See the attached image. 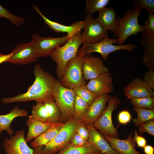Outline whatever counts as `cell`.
<instances>
[{
    "label": "cell",
    "mask_w": 154,
    "mask_h": 154,
    "mask_svg": "<svg viewBox=\"0 0 154 154\" xmlns=\"http://www.w3.org/2000/svg\"><path fill=\"white\" fill-rule=\"evenodd\" d=\"M33 73L35 80L26 92L12 97L3 98L1 100V102L8 104L31 100L43 103L48 101H54L52 89L56 80L55 78L49 72L43 70L38 64L35 65Z\"/></svg>",
    "instance_id": "cell-1"
},
{
    "label": "cell",
    "mask_w": 154,
    "mask_h": 154,
    "mask_svg": "<svg viewBox=\"0 0 154 154\" xmlns=\"http://www.w3.org/2000/svg\"><path fill=\"white\" fill-rule=\"evenodd\" d=\"M81 34L80 31L68 38L65 44L57 48L49 56L57 65L56 75L59 80L64 75L67 64L77 56L79 48L82 43Z\"/></svg>",
    "instance_id": "cell-2"
},
{
    "label": "cell",
    "mask_w": 154,
    "mask_h": 154,
    "mask_svg": "<svg viewBox=\"0 0 154 154\" xmlns=\"http://www.w3.org/2000/svg\"><path fill=\"white\" fill-rule=\"evenodd\" d=\"M118 39L110 38L107 35L105 38L101 41L94 44H89L82 42V47L79 49L77 56H84L93 52L100 54L103 59L106 61L109 55L111 53L120 50H125L132 52L136 48L135 44H128L121 45H115L114 44L117 43Z\"/></svg>",
    "instance_id": "cell-3"
},
{
    "label": "cell",
    "mask_w": 154,
    "mask_h": 154,
    "mask_svg": "<svg viewBox=\"0 0 154 154\" xmlns=\"http://www.w3.org/2000/svg\"><path fill=\"white\" fill-rule=\"evenodd\" d=\"M141 10L129 8L124 14L123 17H118L117 26L114 33V36L117 37V45H121L130 36L142 33L144 30L138 22V18L141 14Z\"/></svg>",
    "instance_id": "cell-4"
},
{
    "label": "cell",
    "mask_w": 154,
    "mask_h": 154,
    "mask_svg": "<svg viewBox=\"0 0 154 154\" xmlns=\"http://www.w3.org/2000/svg\"><path fill=\"white\" fill-rule=\"evenodd\" d=\"M78 121L72 118L64 122L62 128L50 142L34 149V154H54L69 142L75 132Z\"/></svg>",
    "instance_id": "cell-5"
},
{
    "label": "cell",
    "mask_w": 154,
    "mask_h": 154,
    "mask_svg": "<svg viewBox=\"0 0 154 154\" xmlns=\"http://www.w3.org/2000/svg\"><path fill=\"white\" fill-rule=\"evenodd\" d=\"M52 94L60 112V122L64 123L72 118L75 97L73 89L63 86L59 80L56 79L53 88Z\"/></svg>",
    "instance_id": "cell-6"
},
{
    "label": "cell",
    "mask_w": 154,
    "mask_h": 154,
    "mask_svg": "<svg viewBox=\"0 0 154 154\" xmlns=\"http://www.w3.org/2000/svg\"><path fill=\"white\" fill-rule=\"evenodd\" d=\"M83 56H77L67 64L64 75L59 80L63 86L74 89L82 85L86 84L82 71Z\"/></svg>",
    "instance_id": "cell-7"
},
{
    "label": "cell",
    "mask_w": 154,
    "mask_h": 154,
    "mask_svg": "<svg viewBox=\"0 0 154 154\" xmlns=\"http://www.w3.org/2000/svg\"><path fill=\"white\" fill-rule=\"evenodd\" d=\"M108 103L103 114L93 125L102 134L118 138L119 133L113 123L112 115L113 112L120 104V102L117 96H114Z\"/></svg>",
    "instance_id": "cell-8"
},
{
    "label": "cell",
    "mask_w": 154,
    "mask_h": 154,
    "mask_svg": "<svg viewBox=\"0 0 154 154\" xmlns=\"http://www.w3.org/2000/svg\"><path fill=\"white\" fill-rule=\"evenodd\" d=\"M68 38L67 35L58 37H42L38 34H33L31 40L38 57L50 56L58 47L65 44Z\"/></svg>",
    "instance_id": "cell-9"
},
{
    "label": "cell",
    "mask_w": 154,
    "mask_h": 154,
    "mask_svg": "<svg viewBox=\"0 0 154 154\" xmlns=\"http://www.w3.org/2000/svg\"><path fill=\"white\" fill-rule=\"evenodd\" d=\"M84 21V31L81 34L82 42L94 44L104 39L108 35L105 29L97 19H94L91 15L88 14Z\"/></svg>",
    "instance_id": "cell-10"
},
{
    "label": "cell",
    "mask_w": 154,
    "mask_h": 154,
    "mask_svg": "<svg viewBox=\"0 0 154 154\" xmlns=\"http://www.w3.org/2000/svg\"><path fill=\"white\" fill-rule=\"evenodd\" d=\"M11 52L12 55L7 62L12 64L27 65L37 61L38 58L32 41L19 43Z\"/></svg>",
    "instance_id": "cell-11"
},
{
    "label": "cell",
    "mask_w": 154,
    "mask_h": 154,
    "mask_svg": "<svg viewBox=\"0 0 154 154\" xmlns=\"http://www.w3.org/2000/svg\"><path fill=\"white\" fill-rule=\"evenodd\" d=\"M3 147L5 154H34V149L27 144L22 129L17 131L14 136L5 139Z\"/></svg>",
    "instance_id": "cell-12"
},
{
    "label": "cell",
    "mask_w": 154,
    "mask_h": 154,
    "mask_svg": "<svg viewBox=\"0 0 154 154\" xmlns=\"http://www.w3.org/2000/svg\"><path fill=\"white\" fill-rule=\"evenodd\" d=\"M82 68L84 77L86 81L109 72L102 59L90 54L83 56Z\"/></svg>",
    "instance_id": "cell-13"
},
{
    "label": "cell",
    "mask_w": 154,
    "mask_h": 154,
    "mask_svg": "<svg viewBox=\"0 0 154 154\" xmlns=\"http://www.w3.org/2000/svg\"><path fill=\"white\" fill-rule=\"evenodd\" d=\"M128 99L154 97V91L140 78L133 79L123 89Z\"/></svg>",
    "instance_id": "cell-14"
},
{
    "label": "cell",
    "mask_w": 154,
    "mask_h": 154,
    "mask_svg": "<svg viewBox=\"0 0 154 154\" xmlns=\"http://www.w3.org/2000/svg\"><path fill=\"white\" fill-rule=\"evenodd\" d=\"M86 85L89 90L98 96L108 94L114 88L113 78L109 72L90 80Z\"/></svg>",
    "instance_id": "cell-15"
},
{
    "label": "cell",
    "mask_w": 154,
    "mask_h": 154,
    "mask_svg": "<svg viewBox=\"0 0 154 154\" xmlns=\"http://www.w3.org/2000/svg\"><path fill=\"white\" fill-rule=\"evenodd\" d=\"M102 135L112 149L119 154H141L135 149L136 144L132 137V132L124 139Z\"/></svg>",
    "instance_id": "cell-16"
},
{
    "label": "cell",
    "mask_w": 154,
    "mask_h": 154,
    "mask_svg": "<svg viewBox=\"0 0 154 154\" xmlns=\"http://www.w3.org/2000/svg\"><path fill=\"white\" fill-rule=\"evenodd\" d=\"M111 97L108 94L98 96L89 106L88 111L82 121L86 124H93L103 114Z\"/></svg>",
    "instance_id": "cell-17"
},
{
    "label": "cell",
    "mask_w": 154,
    "mask_h": 154,
    "mask_svg": "<svg viewBox=\"0 0 154 154\" xmlns=\"http://www.w3.org/2000/svg\"><path fill=\"white\" fill-rule=\"evenodd\" d=\"M33 8L40 16L45 23L51 29L57 33H67V35L68 38L80 31L83 29V21L76 22L70 25H64L48 19L41 13L39 9L37 6H34Z\"/></svg>",
    "instance_id": "cell-18"
},
{
    "label": "cell",
    "mask_w": 154,
    "mask_h": 154,
    "mask_svg": "<svg viewBox=\"0 0 154 154\" xmlns=\"http://www.w3.org/2000/svg\"><path fill=\"white\" fill-rule=\"evenodd\" d=\"M89 132L88 141L90 145L106 154H119L112 148L102 134L98 131L92 124H86Z\"/></svg>",
    "instance_id": "cell-19"
},
{
    "label": "cell",
    "mask_w": 154,
    "mask_h": 154,
    "mask_svg": "<svg viewBox=\"0 0 154 154\" xmlns=\"http://www.w3.org/2000/svg\"><path fill=\"white\" fill-rule=\"evenodd\" d=\"M142 33L140 41L144 49L143 61L149 70H154V32L144 30Z\"/></svg>",
    "instance_id": "cell-20"
},
{
    "label": "cell",
    "mask_w": 154,
    "mask_h": 154,
    "mask_svg": "<svg viewBox=\"0 0 154 154\" xmlns=\"http://www.w3.org/2000/svg\"><path fill=\"white\" fill-rule=\"evenodd\" d=\"M29 113L26 110L17 106L14 107L9 113L0 115V129L2 131H6L8 133L12 135L14 132L11 124L13 120L17 117H27Z\"/></svg>",
    "instance_id": "cell-21"
},
{
    "label": "cell",
    "mask_w": 154,
    "mask_h": 154,
    "mask_svg": "<svg viewBox=\"0 0 154 154\" xmlns=\"http://www.w3.org/2000/svg\"><path fill=\"white\" fill-rule=\"evenodd\" d=\"M117 13L114 8L106 7L99 12L97 19L106 30H110L114 33L117 26Z\"/></svg>",
    "instance_id": "cell-22"
},
{
    "label": "cell",
    "mask_w": 154,
    "mask_h": 154,
    "mask_svg": "<svg viewBox=\"0 0 154 154\" xmlns=\"http://www.w3.org/2000/svg\"><path fill=\"white\" fill-rule=\"evenodd\" d=\"M26 123L29 129L25 138L26 142H28L45 132L54 123L43 122L35 119L30 115Z\"/></svg>",
    "instance_id": "cell-23"
},
{
    "label": "cell",
    "mask_w": 154,
    "mask_h": 154,
    "mask_svg": "<svg viewBox=\"0 0 154 154\" xmlns=\"http://www.w3.org/2000/svg\"><path fill=\"white\" fill-rule=\"evenodd\" d=\"M64 123L61 122L54 123L45 132L35 138L30 143L34 149L50 141L62 127Z\"/></svg>",
    "instance_id": "cell-24"
},
{
    "label": "cell",
    "mask_w": 154,
    "mask_h": 154,
    "mask_svg": "<svg viewBox=\"0 0 154 154\" xmlns=\"http://www.w3.org/2000/svg\"><path fill=\"white\" fill-rule=\"evenodd\" d=\"M100 151L90 144L82 146H75L69 143L59 152L58 154H100Z\"/></svg>",
    "instance_id": "cell-25"
},
{
    "label": "cell",
    "mask_w": 154,
    "mask_h": 154,
    "mask_svg": "<svg viewBox=\"0 0 154 154\" xmlns=\"http://www.w3.org/2000/svg\"><path fill=\"white\" fill-rule=\"evenodd\" d=\"M89 105L85 101L75 94L72 118L77 121H82L86 114Z\"/></svg>",
    "instance_id": "cell-26"
},
{
    "label": "cell",
    "mask_w": 154,
    "mask_h": 154,
    "mask_svg": "<svg viewBox=\"0 0 154 154\" xmlns=\"http://www.w3.org/2000/svg\"><path fill=\"white\" fill-rule=\"evenodd\" d=\"M133 109L137 113V117L134 118L133 121L134 125L137 127L141 123L154 119V109H145L134 106Z\"/></svg>",
    "instance_id": "cell-27"
},
{
    "label": "cell",
    "mask_w": 154,
    "mask_h": 154,
    "mask_svg": "<svg viewBox=\"0 0 154 154\" xmlns=\"http://www.w3.org/2000/svg\"><path fill=\"white\" fill-rule=\"evenodd\" d=\"M31 116L35 119L44 123H50L49 116L43 102H37L32 106Z\"/></svg>",
    "instance_id": "cell-28"
},
{
    "label": "cell",
    "mask_w": 154,
    "mask_h": 154,
    "mask_svg": "<svg viewBox=\"0 0 154 154\" xmlns=\"http://www.w3.org/2000/svg\"><path fill=\"white\" fill-rule=\"evenodd\" d=\"M44 103L48 114L49 122L56 123L60 122V112L55 102L50 100Z\"/></svg>",
    "instance_id": "cell-29"
},
{
    "label": "cell",
    "mask_w": 154,
    "mask_h": 154,
    "mask_svg": "<svg viewBox=\"0 0 154 154\" xmlns=\"http://www.w3.org/2000/svg\"><path fill=\"white\" fill-rule=\"evenodd\" d=\"M76 94L83 99L90 106L98 96L87 88L86 85H82L73 89Z\"/></svg>",
    "instance_id": "cell-30"
},
{
    "label": "cell",
    "mask_w": 154,
    "mask_h": 154,
    "mask_svg": "<svg viewBox=\"0 0 154 154\" xmlns=\"http://www.w3.org/2000/svg\"><path fill=\"white\" fill-rule=\"evenodd\" d=\"M110 1V0H86L85 13L92 15L96 12H99L106 7Z\"/></svg>",
    "instance_id": "cell-31"
},
{
    "label": "cell",
    "mask_w": 154,
    "mask_h": 154,
    "mask_svg": "<svg viewBox=\"0 0 154 154\" xmlns=\"http://www.w3.org/2000/svg\"><path fill=\"white\" fill-rule=\"evenodd\" d=\"M130 102L134 106L145 109H154V97L133 98L130 100Z\"/></svg>",
    "instance_id": "cell-32"
},
{
    "label": "cell",
    "mask_w": 154,
    "mask_h": 154,
    "mask_svg": "<svg viewBox=\"0 0 154 154\" xmlns=\"http://www.w3.org/2000/svg\"><path fill=\"white\" fill-rule=\"evenodd\" d=\"M6 17L14 25L19 26L25 22L24 19L17 16L10 12L0 4V18Z\"/></svg>",
    "instance_id": "cell-33"
},
{
    "label": "cell",
    "mask_w": 154,
    "mask_h": 154,
    "mask_svg": "<svg viewBox=\"0 0 154 154\" xmlns=\"http://www.w3.org/2000/svg\"><path fill=\"white\" fill-rule=\"evenodd\" d=\"M133 2L135 9H146L148 13H154V0H133Z\"/></svg>",
    "instance_id": "cell-34"
},
{
    "label": "cell",
    "mask_w": 154,
    "mask_h": 154,
    "mask_svg": "<svg viewBox=\"0 0 154 154\" xmlns=\"http://www.w3.org/2000/svg\"><path fill=\"white\" fill-rule=\"evenodd\" d=\"M138 128V131L140 135L144 133L154 136V120L152 119L141 123Z\"/></svg>",
    "instance_id": "cell-35"
},
{
    "label": "cell",
    "mask_w": 154,
    "mask_h": 154,
    "mask_svg": "<svg viewBox=\"0 0 154 154\" xmlns=\"http://www.w3.org/2000/svg\"><path fill=\"white\" fill-rule=\"evenodd\" d=\"M75 132L84 139L88 140L89 136L88 130L86 124L82 121H78Z\"/></svg>",
    "instance_id": "cell-36"
},
{
    "label": "cell",
    "mask_w": 154,
    "mask_h": 154,
    "mask_svg": "<svg viewBox=\"0 0 154 154\" xmlns=\"http://www.w3.org/2000/svg\"><path fill=\"white\" fill-rule=\"evenodd\" d=\"M72 145L82 146L90 144L88 141L84 139L75 132L71 137L69 142Z\"/></svg>",
    "instance_id": "cell-37"
},
{
    "label": "cell",
    "mask_w": 154,
    "mask_h": 154,
    "mask_svg": "<svg viewBox=\"0 0 154 154\" xmlns=\"http://www.w3.org/2000/svg\"><path fill=\"white\" fill-rule=\"evenodd\" d=\"M143 80L153 90H154V70H149L146 72Z\"/></svg>",
    "instance_id": "cell-38"
},
{
    "label": "cell",
    "mask_w": 154,
    "mask_h": 154,
    "mask_svg": "<svg viewBox=\"0 0 154 154\" xmlns=\"http://www.w3.org/2000/svg\"><path fill=\"white\" fill-rule=\"evenodd\" d=\"M145 25L142 27L145 31L154 32V15L153 13H148V18Z\"/></svg>",
    "instance_id": "cell-39"
},
{
    "label": "cell",
    "mask_w": 154,
    "mask_h": 154,
    "mask_svg": "<svg viewBox=\"0 0 154 154\" xmlns=\"http://www.w3.org/2000/svg\"><path fill=\"white\" fill-rule=\"evenodd\" d=\"M131 116L130 112L126 110L121 111L118 116V119L119 123L122 124H126L130 121Z\"/></svg>",
    "instance_id": "cell-40"
},
{
    "label": "cell",
    "mask_w": 154,
    "mask_h": 154,
    "mask_svg": "<svg viewBox=\"0 0 154 154\" xmlns=\"http://www.w3.org/2000/svg\"><path fill=\"white\" fill-rule=\"evenodd\" d=\"M134 131L133 138L137 147L143 148L147 145L146 140L142 135H139L136 129H134Z\"/></svg>",
    "instance_id": "cell-41"
},
{
    "label": "cell",
    "mask_w": 154,
    "mask_h": 154,
    "mask_svg": "<svg viewBox=\"0 0 154 154\" xmlns=\"http://www.w3.org/2000/svg\"><path fill=\"white\" fill-rule=\"evenodd\" d=\"M12 55L11 52L7 54L0 53V64L3 62H7Z\"/></svg>",
    "instance_id": "cell-42"
},
{
    "label": "cell",
    "mask_w": 154,
    "mask_h": 154,
    "mask_svg": "<svg viewBox=\"0 0 154 154\" xmlns=\"http://www.w3.org/2000/svg\"><path fill=\"white\" fill-rule=\"evenodd\" d=\"M143 151L145 154H154V148L149 145H146L143 148Z\"/></svg>",
    "instance_id": "cell-43"
},
{
    "label": "cell",
    "mask_w": 154,
    "mask_h": 154,
    "mask_svg": "<svg viewBox=\"0 0 154 154\" xmlns=\"http://www.w3.org/2000/svg\"><path fill=\"white\" fill-rule=\"evenodd\" d=\"M2 131H3L2 130H1V129H0V135L1 134L2 132Z\"/></svg>",
    "instance_id": "cell-44"
},
{
    "label": "cell",
    "mask_w": 154,
    "mask_h": 154,
    "mask_svg": "<svg viewBox=\"0 0 154 154\" xmlns=\"http://www.w3.org/2000/svg\"><path fill=\"white\" fill-rule=\"evenodd\" d=\"M100 154H106L104 153H101Z\"/></svg>",
    "instance_id": "cell-45"
}]
</instances>
